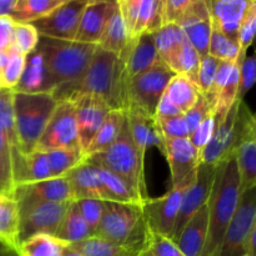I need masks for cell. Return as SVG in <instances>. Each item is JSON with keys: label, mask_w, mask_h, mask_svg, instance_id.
<instances>
[{"label": "cell", "mask_w": 256, "mask_h": 256, "mask_svg": "<svg viewBox=\"0 0 256 256\" xmlns=\"http://www.w3.org/2000/svg\"><path fill=\"white\" fill-rule=\"evenodd\" d=\"M15 189L14 155L6 136L0 129V196L14 199Z\"/></svg>", "instance_id": "41"}, {"label": "cell", "mask_w": 256, "mask_h": 256, "mask_svg": "<svg viewBox=\"0 0 256 256\" xmlns=\"http://www.w3.org/2000/svg\"><path fill=\"white\" fill-rule=\"evenodd\" d=\"M125 120H126V114L122 110H112L95 136L92 138L89 148L85 152V159L109 149L114 144L115 140L119 138Z\"/></svg>", "instance_id": "31"}, {"label": "cell", "mask_w": 256, "mask_h": 256, "mask_svg": "<svg viewBox=\"0 0 256 256\" xmlns=\"http://www.w3.org/2000/svg\"><path fill=\"white\" fill-rule=\"evenodd\" d=\"M92 236H94V232L82 219L76 206V202H72L60 224L59 230L55 234V238L68 246H72V245L85 242Z\"/></svg>", "instance_id": "30"}, {"label": "cell", "mask_w": 256, "mask_h": 256, "mask_svg": "<svg viewBox=\"0 0 256 256\" xmlns=\"http://www.w3.org/2000/svg\"><path fill=\"white\" fill-rule=\"evenodd\" d=\"M192 0H162V25L178 24Z\"/></svg>", "instance_id": "53"}, {"label": "cell", "mask_w": 256, "mask_h": 256, "mask_svg": "<svg viewBox=\"0 0 256 256\" xmlns=\"http://www.w3.org/2000/svg\"><path fill=\"white\" fill-rule=\"evenodd\" d=\"M116 5L115 0H89L80 18L75 42L90 45L99 44L108 20Z\"/></svg>", "instance_id": "19"}, {"label": "cell", "mask_w": 256, "mask_h": 256, "mask_svg": "<svg viewBox=\"0 0 256 256\" xmlns=\"http://www.w3.org/2000/svg\"><path fill=\"white\" fill-rule=\"evenodd\" d=\"M164 95L182 114H185L196 104L202 94L196 85L186 76L174 75L168 84Z\"/></svg>", "instance_id": "33"}, {"label": "cell", "mask_w": 256, "mask_h": 256, "mask_svg": "<svg viewBox=\"0 0 256 256\" xmlns=\"http://www.w3.org/2000/svg\"><path fill=\"white\" fill-rule=\"evenodd\" d=\"M139 256H155V255L150 252L149 248H146V249H144L142 252H140Z\"/></svg>", "instance_id": "62"}, {"label": "cell", "mask_w": 256, "mask_h": 256, "mask_svg": "<svg viewBox=\"0 0 256 256\" xmlns=\"http://www.w3.org/2000/svg\"><path fill=\"white\" fill-rule=\"evenodd\" d=\"M75 202H76V206L82 214V219L92 228L95 236V232L99 228L102 212H104V202L96 199H82L76 200Z\"/></svg>", "instance_id": "51"}, {"label": "cell", "mask_w": 256, "mask_h": 256, "mask_svg": "<svg viewBox=\"0 0 256 256\" xmlns=\"http://www.w3.org/2000/svg\"><path fill=\"white\" fill-rule=\"evenodd\" d=\"M176 25L182 28L189 44L202 59L209 55L212 22L205 0H192Z\"/></svg>", "instance_id": "16"}, {"label": "cell", "mask_w": 256, "mask_h": 256, "mask_svg": "<svg viewBox=\"0 0 256 256\" xmlns=\"http://www.w3.org/2000/svg\"><path fill=\"white\" fill-rule=\"evenodd\" d=\"M234 156L240 178V194L256 188V118L245 102L236 120Z\"/></svg>", "instance_id": "8"}, {"label": "cell", "mask_w": 256, "mask_h": 256, "mask_svg": "<svg viewBox=\"0 0 256 256\" xmlns=\"http://www.w3.org/2000/svg\"><path fill=\"white\" fill-rule=\"evenodd\" d=\"M94 166L96 169L98 175H99L102 188H104L106 202H120V204L142 205V202L138 199L135 192H132V188L124 180H122L119 176H116V175L112 174L109 170L104 169V168L98 166V165H94Z\"/></svg>", "instance_id": "34"}, {"label": "cell", "mask_w": 256, "mask_h": 256, "mask_svg": "<svg viewBox=\"0 0 256 256\" xmlns=\"http://www.w3.org/2000/svg\"><path fill=\"white\" fill-rule=\"evenodd\" d=\"M162 26V0H142L132 40L142 34H155Z\"/></svg>", "instance_id": "40"}, {"label": "cell", "mask_w": 256, "mask_h": 256, "mask_svg": "<svg viewBox=\"0 0 256 256\" xmlns=\"http://www.w3.org/2000/svg\"><path fill=\"white\" fill-rule=\"evenodd\" d=\"M159 65H162V62H160L159 55H158L154 34H142L132 40L124 66V79L126 88L128 82L132 78Z\"/></svg>", "instance_id": "22"}, {"label": "cell", "mask_w": 256, "mask_h": 256, "mask_svg": "<svg viewBox=\"0 0 256 256\" xmlns=\"http://www.w3.org/2000/svg\"><path fill=\"white\" fill-rule=\"evenodd\" d=\"M68 100L74 105L80 148L85 158V152L89 148L92 138L112 109L104 100L92 95H76Z\"/></svg>", "instance_id": "15"}, {"label": "cell", "mask_w": 256, "mask_h": 256, "mask_svg": "<svg viewBox=\"0 0 256 256\" xmlns=\"http://www.w3.org/2000/svg\"><path fill=\"white\" fill-rule=\"evenodd\" d=\"M62 256H82V255L80 254V252H78L76 250H74V249H72V248L68 246L66 249H65V252H64V255H62Z\"/></svg>", "instance_id": "60"}, {"label": "cell", "mask_w": 256, "mask_h": 256, "mask_svg": "<svg viewBox=\"0 0 256 256\" xmlns=\"http://www.w3.org/2000/svg\"><path fill=\"white\" fill-rule=\"evenodd\" d=\"M212 28L238 42V32L252 0H205Z\"/></svg>", "instance_id": "21"}, {"label": "cell", "mask_w": 256, "mask_h": 256, "mask_svg": "<svg viewBox=\"0 0 256 256\" xmlns=\"http://www.w3.org/2000/svg\"><path fill=\"white\" fill-rule=\"evenodd\" d=\"M179 115H184L166 96H162L160 100L159 105H158L156 114L155 118H172V116H179Z\"/></svg>", "instance_id": "57"}, {"label": "cell", "mask_w": 256, "mask_h": 256, "mask_svg": "<svg viewBox=\"0 0 256 256\" xmlns=\"http://www.w3.org/2000/svg\"><path fill=\"white\" fill-rule=\"evenodd\" d=\"M52 178L49 162L44 152L34 150L30 154H25L16 175V186L32 182H42Z\"/></svg>", "instance_id": "35"}, {"label": "cell", "mask_w": 256, "mask_h": 256, "mask_svg": "<svg viewBox=\"0 0 256 256\" xmlns=\"http://www.w3.org/2000/svg\"><path fill=\"white\" fill-rule=\"evenodd\" d=\"M162 155L170 166L172 188L195 180L200 165V152L190 142L189 138L164 140Z\"/></svg>", "instance_id": "17"}, {"label": "cell", "mask_w": 256, "mask_h": 256, "mask_svg": "<svg viewBox=\"0 0 256 256\" xmlns=\"http://www.w3.org/2000/svg\"><path fill=\"white\" fill-rule=\"evenodd\" d=\"M154 42L160 62L172 72L175 62L188 42L184 32L175 24L164 25L154 34Z\"/></svg>", "instance_id": "27"}, {"label": "cell", "mask_w": 256, "mask_h": 256, "mask_svg": "<svg viewBox=\"0 0 256 256\" xmlns=\"http://www.w3.org/2000/svg\"><path fill=\"white\" fill-rule=\"evenodd\" d=\"M130 42H132V39L128 34L126 26H125L124 20H122L120 10L116 5L114 12L108 20V24L105 26L98 46L105 52H109L116 56H120L125 52Z\"/></svg>", "instance_id": "32"}, {"label": "cell", "mask_w": 256, "mask_h": 256, "mask_svg": "<svg viewBox=\"0 0 256 256\" xmlns=\"http://www.w3.org/2000/svg\"><path fill=\"white\" fill-rule=\"evenodd\" d=\"M215 128H216V120H215L214 112H210L189 135V140L195 149L200 152H204L205 148L210 144L214 135Z\"/></svg>", "instance_id": "48"}, {"label": "cell", "mask_w": 256, "mask_h": 256, "mask_svg": "<svg viewBox=\"0 0 256 256\" xmlns=\"http://www.w3.org/2000/svg\"><path fill=\"white\" fill-rule=\"evenodd\" d=\"M96 48L98 45L40 36L36 49L44 56L55 88L59 89L74 84L82 76Z\"/></svg>", "instance_id": "4"}, {"label": "cell", "mask_w": 256, "mask_h": 256, "mask_svg": "<svg viewBox=\"0 0 256 256\" xmlns=\"http://www.w3.org/2000/svg\"><path fill=\"white\" fill-rule=\"evenodd\" d=\"M200 62H202L200 55L189 44V42H186V44L184 45V48L180 52L176 62H175L174 68H172V72L175 75L186 76L188 79L192 80L198 86V74H199Z\"/></svg>", "instance_id": "43"}, {"label": "cell", "mask_w": 256, "mask_h": 256, "mask_svg": "<svg viewBox=\"0 0 256 256\" xmlns=\"http://www.w3.org/2000/svg\"><path fill=\"white\" fill-rule=\"evenodd\" d=\"M194 182L195 180H192V182H184L179 186L172 188L169 192L156 199L149 198L142 205V215H144L149 232L165 235L172 239L184 192Z\"/></svg>", "instance_id": "11"}, {"label": "cell", "mask_w": 256, "mask_h": 256, "mask_svg": "<svg viewBox=\"0 0 256 256\" xmlns=\"http://www.w3.org/2000/svg\"><path fill=\"white\" fill-rule=\"evenodd\" d=\"M239 105L240 102H235L222 119L216 120V128L212 142L200 155V164L219 165L234 156Z\"/></svg>", "instance_id": "18"}, {"label": "cell", "mask_w": 256, "mask_h": 256, "mask_svg": "<svg viewBox=\"0 0 256 256\" xmlns=\"http://www.w3.org/2000/svg\"><path fill=\"white\" fill-rule=\"evenodd\" d=\"M9 54L10 52H0V75H2L5 65H6L8 59H9Z\"/></svg>", "instance_id": "59"}, {"label": "cell", "mask_w": 256, "mask_h": 256, "mask_svg": "<svg viewBox=\"0 0 256 256\" xmlns=\"http://www.w3.org/2000/svg\"><path fill=\"white\" fill-rule=\"evenodd\" d=\"M0 129L6 136L12 155H14V179L16 185V175L19 172L24 155L20 149L19 140H18L16 128H15L14 108H12V90L4 89L0 92Z\"/></svg>", "instance_id": "28"}, {"label": "cell", "mask_w": 256, "mask_h": 256, "mask_svg": "<svg viewBox=\"0 0 256 256\" xmlns=\"http://www.w3.org/2000/svg\"><path fill=\"white\" fill-rule=\"evenodd\" d=\"M74 250L82 256H139L140 252L146 248H129L102 240L100 238L92 236L85 242L72 245Z\"/></svg>", "instance_id": "37"}, {"label": "cell", "mask_w": 256, "mask_h": 256, "mask_svg": "<svg viewBox=\"0 0 256 256\" xmlns=\"http://www.w3.org/2000/svg\"><path fill=\"white\" fill-rule=\"evenodd\" d=\"M85 162L104 168L124 180L132 188L142 205L150 198L145 179V156L135 146L128 118L114 144L100 154L86 158Z\"/></svg>", "instance_id": "3"}, {"label": "cell", "mask_w": 256, "mask_h": 256, "mask_svg": "<svg viewBox=\"0 0 256 256\" xmlns=\"http://www.w3.org/2000/svg\"><path fill=\"white\" fill-rule=\"evenodd\" d=\"M240 196V178L235 156L218 165L214 184L208 200L209 229L202 256H220L228 226Z\"/></svg>", "instance_id": "2"}, {"label": "cell", "mask_w": 256, "mask_h": 256, "mask_svg": "<svg viewBox=\"0 0 256 256\" xmlns=\"http://www.w3.org/2000/svg\"><path fill=\"white\" fill-rule=\"evenodd\" d=\"M68 245L52 235H35L25 240L16 250L18 256H62Z\"/></svg>", "instance_id": "39"}, {"label": "cell", "mask_w": 256, "mask_h": 256, "mask_svg": "<svg viewBox=\"0 0 256 256\" xmlns=\"http://www.w3.org/2000/svg\"><path fill=\"white\" fill-rule=\"evenodd\" d=\"M256 32V2L252 0L238 32V44L240 48V54L248 55V50L252 46Z\"/></svg>", "instance_id": "46"}, {"label": "cell", "mask_w": 256, "mask_h": 256, "mask_svg": "<svg viewBox=\"0 0 256 256\" xmlns=\"http://www.w3.org/2000/svg\"><path fill=\"white\" fill-rule=\"evenodd\" d=\"M2 90H4V88H2V82H0V92H2Z\"/></svg>", "instance_id": "63"}, {"label": "cell", "mask_w": 256, "mask_h": 256, "mask_svg": "<svg viewBox=\"0 0 256 256\" xmlns=\"http://www.w3.org/2000/svg\"><path fill=\"white\" fill-rule=\"evenodd\" d=\"M74 202L82 199H96L106 202L104 188L94 165L84 160L66 175Z\"/></svg>", "instance_id": "24"}, {"label": "cell", "mask_w": 256, "mask_h": 256, "mask_svg": "<svg viewBox=\"0 0 256 256\" xmlns=\"http://www.w3.org/2000/svg\"><path fill=\"white\" fill-rule=\"evenodd\" d=\"M209 229L208 202L186 222L176 239V245L185 256H202Z\"/></svg>", "instance_id": "25"}, {"label": "cell", "mask_w": 256, "mask_h": 256, "mask_svg": "<svg viewBox=\"0 0 256 256\" xmlns=\"http://www.w3.org/2000/svg\"><path fill=\"white\" fill-rule=\"evenodd\" d=\"M49 162L52 178H64L85 160L80 148H65L44 152Z\"/></svg>", "instance_id": "38"}, {"label": "cell", "mask_w": 256, "mask_h": 256, "mask_svg": "<svg viewBox=\"0 0 256 256\" xmlns=\"http://www.w3.org/2000/svg\"><path fill=\"white\" fill-rule=\"evenodd\" d=\"M256 79V60L254 55L245 56L240 62L239 70V90H238L236 102H244V98L249 94L254 86Z\"/></svg>", "instance_id": "50"}, {"label": "cell", "mask_w": 256, "mask_h": 256, "mask_svg": "<svg viewBox=\"0 0 256 256\" xmlns=\"http://www.w3.org/2000/svg\"><path fill=\"white\" fill-rule=\"evenodd\" d=\"M148 248L155 256H185L174 240L156 232H149Z\"/></svg>", "instance_id": "52"}, {"label": "cell", "mask_w": 256, "mask_h": 256, "mask_svg": "<svg viewBox=\"0 0 256 256\" xmlns=\"http://www.w3.org/2000/svg\"><path fill=\"white\" fill-rule=\"evenodd\" d=\"M55 89L56 88L42 52L36 49L34 52L26 55L22 76L12 92L39 94V92H54Z\"/></svg>", "instance_id": "23"}, {"label": "cell", "mask_w": 256, "mask_h": 256, "mask_svg": "<svg viewBox=\"0 0 256 256\" xmlns=\"http://www.w3.org/2000/svg\"><path fill=\"white\" fill-rule=\"evenodd\" d=\"M65 148H80L75 109L70 100L58 102L35 150L48 152Z\"/></svg>", "instance_id": "10"}, {"label": "cell", "mask_w": 256, "mask_h": 256, "mask_svg": "<svg viewBox=\"0 0 256 256\" xmlns=\"http://www.w3.org/2000/svg\"><path fill=\"white\" fill-rule=\"evenodd\" d=\"M219 64V60L214 59L210 55L202 59V62H200L199 74H198V89L205 99H208L212 94V84H214Z\"/></svg>", "instance_id": "49"}, {"label": "cell", "mask_w": 256, "mask_h": 256, "mask_svg": "<svg viewBox=\"0 0 256 256\" xmlns=\"http://www.w3.org/2000/svg\"><path fill=\"white\" fill-rule=\"evenodd\" d=\"M212 112V105L208 102V100L205 99L202 95H200L199 100H198L196 104L188 112H185L184 118L185 122H186L188 126H189L190 132L208 116V115Z\"/></svg>", "instance_id": "55"}, {"label": "cell", "mask_w": 256, "mask_h": 256, "mask_svg": "<svg viewBox=\"0 0 256 256\" xmlns=\"http://www.w3.org/2000/svg\"><path fill=\"white\" fill-rule=\"evenodd\" d=\"M142 0H118V8L120 10L124 24L126 26L128 34L132 40L135 25H136L138 14H139Z\"/></svg>", "instance_id": "54"}, {"label": "cell", "mask_w": 256, "mask_h": 256, "mask_svg": "<svg viewBox=\"0 0 256 256\" xmlns=\"http://www.w3.org/2000/svg\"><path fill=\"white\" fill-rule=\"evenodd\" d=\"M129 122L130 134L138 152L145 156L146 152L152 146H158L160 152L164 150V139L158 128L156 120L154 118H148L145 115L135 112H125Z\"/></svg>", "instance_id": "26"}, {"label": "cell", "mask_w": 256, "mask_h": 256, "mask_svg": "<svg viewBox=\"0 0 256 256\" xmlns=\"http://www.w3.org/2000/svg\"><path fill=\"white\" fill-rule=\"evenodd\" d=\"M19 204L12 198L0 196V246L16 254L19 248Z\"/></svg>", "instance_id": "29"}, {"label": "cell", "mask_w": 256, "mask_h": 256, "mask_svg": "<svg viewBox=\"0 0 256 256\" xmlns=\"http://www.w3.org/2000/svg\"><path fill=\"white\" fill-rule=\"evenodd\" d=\"M132 40L120 56L96 48L94 56L82 76L76 82L55 90L58 102L68 100L76 95H92L104 100L112 110L125 112L124 66Z\"/></svg>", "instance_id": "1"}, {"label": "cell", "mask_w": 256, "mask_h": 256, "mask_svg": "<svg viewBox=\"0 0 256 256\" xmlns=\"http://www.w3.org/2000/svg\"><path fill=\"white\" fill-rule=\"evenodd\" d=\"M65 0H18L12 18L15 24H32L49 15Z\"/></svg>", "instance_id": "36"}, {"label": "cell", "mask_w": 256, "mask_h": 256, "mask_svg": "<svg viewBox=\"0 0 256 256\" xmlns=\"http://www.w3.org/2000/svg\"><path fill=\"white\" fill-rule=\"evenodd\" d=\"M0 256H18V255L15 254L14 252H12V250L6 249V248L0 246Z\"/></svg>", "instance_id": "61"}, {"label": "cell", "mask_w": 256, "mask_h": 256, "mask_svg": "<svg viewBox=\"0 0 256 256\" xmlns=\"http://www.w3.org/2000/svg\"><path fill=\"white\" fill-rule=\"evenodd\" d=\"M15 22L12 18L0 16V52H10L12 49Z\"/></svg>", "instance_id": "56"}, {"label": "cell", "mask_w": 256, "mask_h": 256, "mask_svg": "<svg viewBox=\"0 0 256 256\" xmlns=\"http://www.w3.org/2000/svg\"><path fill=\"white\" fill-rule=\"evenodd\" d=\"M95 236L129 248H146L149 229L142 205L104 202V212Z\"/></svg>", "instance_id": "6"}, {"label": "cell", "mask_w": 256, "mask_h": 256, "mask_svg": "<svg viewBox=\"0 0 256 256\" xmlns=\"http://www.w3.org/2000/svg\"><path fill=\"white\" fill-rule=\"evenodd\" d=\"M89 0H65L49 15L32 22L42 38L64 42H75L80 18Z\"/></svg>", "instance_id": "13"}, {"label": "cell", "mask_w": 256, "mask_h": 256, "mask_svg": "<svg viewBox=\"0 0 256 256\" xmlns=\"http://www.w3.org/2000/svg\"><path fill=\"white\" fill-rule=\"evenodd\" d=\"M218 165L200 164L196 172V179L184 192L182 205H180L179 215L175 222L174 232L172 239L176 242L180 232L184 229L186 222L196 214L200 208L208 202L214 184L215 174H216Z\"/></svg>", "instance_id": "14"}, {"label": "cell", "mask_w": 256, "mask_h": 256, "mask_svg": "<svg viewBox=\"0 0 256 256\" xmlns=\"http://www.w3.org/2000/svg\"><path fill=\"white\" fill-rule=\"evenodd\" d=\"M25 62H26L25 55L18 52L14 48L10 50L9 59L0 75V82L4 89L14 90L18 86L24 72Z\"/></svg>", "instance_id": "44"}, {"label": "cell", "mask_w": 256, "mask_h": 256, "mask_svg": "<svg viewBox=\"0 0 256 256\" xmlns=\"http://www.w3.org/2000/svg\"><path fill=\"white\" fill-rule=\"evenodd\" d=\"M16 4L18 0H0V16H12Z\"/></svg>", "instance_id": "58"}, {"label": "cell", "mask_w": 256, "mask_h": 256, "mask_svg": "<svg viewBox=\"0 0 256 256\" xmlns=\"http://www.w3.org/2000/svg\"><path fill=\"white\" fill-rule=\"evenodd\" d=\"M256 229V188L242 192L236 210L228 226L220 256H245L248 236Z\"/></svg>", "instance_id": "12"}, {"label": "cell", "mask_w": 256, "mask_h": 256, "mask_svg": "<svg viewBox=\"0 0 256 256\" xmlns=\"http://www.w3.org/2000/svg\"><path fill=\"white\" fill-rule=\"evenodd\" d=\"M174 75L165 65H159L132 78L125 94V112H135L155 119L158 105Z\"/></svg>", "instance_id": "7"}, {"label": "cell", "mask_w": 256, "mask_h": 256, "mask_svg": "<svg viewBox=\"0 0 256 256\" xmlns=\"http://www.w3.org/2000/svg\"><path fill=\"white\" fill-rule=\"evenodd\" d=\"M14 199L18 202H72V192L66 176L50 178L42 182L16 186Z\"/></svg>", "instance_id": "20"}, {"label": "cell", "mask_w": 256, "mask_h": 256, "mask_svg": "<svg viewBox=\"0 0 256 256\" xmlns=\"http://www.w3.org/2000/svg\"><path fill=\"white\" fill-rule=\"evenodd\" d=\"M58 102L52 92L25 94L12 92L15 128L22 154L34 152Z\"/></svg>", "instance_id": "5"}, {"label": "cell", "mask_w": 256, "mask_h": 256, "mask_svg": "<svg viewBox=\"0 0 256 256\" xmlns=\"http://www.w3.org/2000/svg\"><path fill=\"white\" fill-rule=\"evenodd\" d=\"M158 128L164 140L184 139L189 138L190 130L184 115L172 118H155Z\"/></svg>", "instance_id": "47"}, {"label": "cell", "mask_w": 256, "mask_h": 256, "mask_svg": "<svg viewBox=\"0 0 256 256\" xmlns=\"http://www.w3.org/2000/svg\"><path fill=\"white\" fill-rule=\"evenodd\" d=\"M209 55L219 62H235L242 54L236 40L230 39L229 36L212 28L209 42Z\"/></svg>", "instance_id": "42"}, {"label": "cell", "mask_w": 256, "mask_h": 256, "mask_svg": "<svg viewBox=\"0 0 256 256\" xmlns=\"http://www.w3.org/2000/svg\"><path fill=\"white\" fill-rule=\"evenodd\" d=\"M40 34L32 24H15L12 48L22 55H29L36 50Z\"/></svg>", "instance_id": "45"}, {"label": "cell", "mask_w": 256, "mask_h": 256, "mask_svg": "<svg viewBox=\"0 0 256 256\" xmlns=\"http://www.w3.org/2000/svg\"><path fill=\"white\" fill-rule=\"evenodd\" d=\"M72 202H18L20 244L35 235L55 236Z\"/></svg>", "instance_id": "9"}]
</instances>
